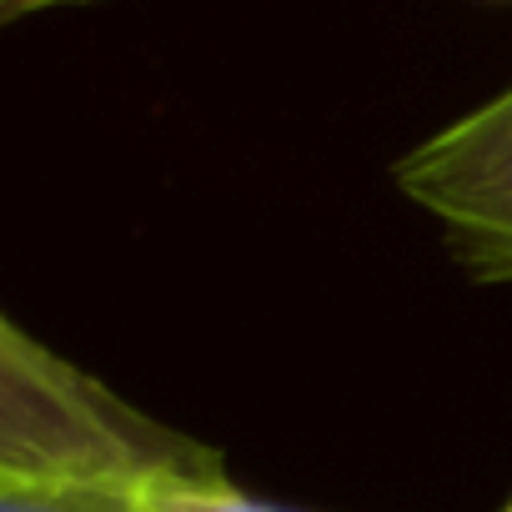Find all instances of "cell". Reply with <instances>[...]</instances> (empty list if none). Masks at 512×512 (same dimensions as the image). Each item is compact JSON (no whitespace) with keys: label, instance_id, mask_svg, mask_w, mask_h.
Returning a JSON list of instances; mask_svg holds the SVG:
<instances>
[{"label":"cell","instance_id":"6","mask_svg":"<svg viewBox=\"0 0 512 512\" xmlns=\"http://www.w3.org/2000/svg\"><path fill=\"white\" fill-rule=\"evenodd\" d=\"M502 512H512V497H507V507H502Z\"/></svg>","mask_w":512,"mask_h":512},{"label":"cell","instance_id":"5","mask_svg":"<svg viewBox=\"0 0 512 512\" xmlns=\"http://www.w3.org/2000/svg\"><path fill=\"white\" fill-rule=\"evenodd\" d=\"M56 6H76V0H0V21H21V16L56 11Z\"/></svg>","mask_w":512,"mask_h":512},{"label":"cell","instance_id":"4","mask_svg":"<svg viewBox=\"0 0 512 512\" xmlns=\"http://www.w3.org/2000/svg\"><path fill=\"white\" fill-rule=\"evenodd\" d=\"M151 507L156 512H292V507H277V502H262V497L231 487L226 477L161 487V492H151Z\"/></svg>","mask_w":512,"mask_h":512},{"label":"cell","instance_id":"1","mask_svg":"<svg viewBox=\"0 0 512 512\" xmlns=\"http://www.w3.org/2000/svg\"><path fill=\"white\" fill-rule=\"evenodd\" d=\"M0 477L181 487L226 477L221 457L106 392L41 347L16 317L0 322Z\"/></svg>","mask_w":512,"mask_h":512},{"label":"cell","instance_id":"2","mask_svg":"<svg viewBox=\"0 0 512 512\" xmlns=\"http://www.w3.org/2000/svg\"><path fill=\"white\" fill-rule=\"evenodd\" d=\"M397 186L477 282H512V86L412 146Z\"/></svg>","mask_w":512,"mask_h":512},{"label":"cell","instance_id":"3","mask_svg":"<svg viewBox=\"0 0 512 512\" xmlns=\"http://www.w3.org/2000/svg\"><path fill=\"white\" fill-rule=\"evenodd\" d=\"M0 512H156V507H151V492L141 487L0 477Z\"/></svg>","mask_w":512,"mask_h":512}]
</instances>
